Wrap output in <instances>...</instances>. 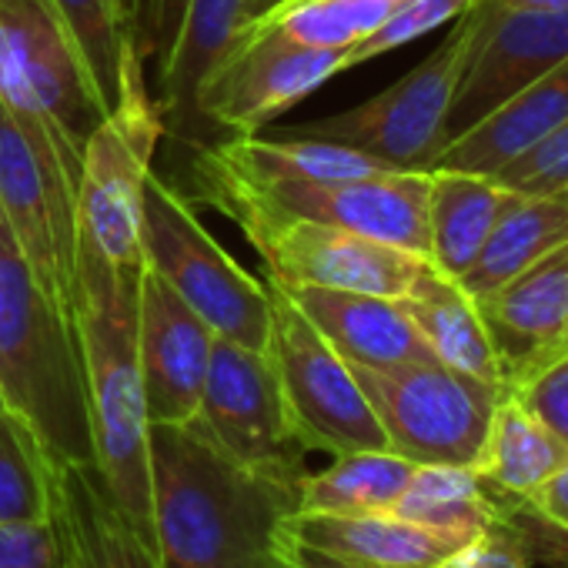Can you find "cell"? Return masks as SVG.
Here are the masks:
<instances>
[{
	"instance_id": "obj_1",
	"label": "cell",
	"mask_w": 568,
	"mask_h": 568,
	"mask_svg": "<svg viewBox=\"0 0 568 568\" xmlns=\"http://www.w3.org/2000/svg\"><path fill=\"white\" fill-rule=\"evenodd\" d=\"M305 475L227 455L194 418L151 425V531L164 568H277Z\"/></svg>"
},
{
	"instance_id": "obj_2",
	"label": "cell",
	"mask_w": 568,
	"mask_h": 568,
	"mask_svg": "<svg viewBox=\"0 0 568 568\" xmlns=\"http://www.w3.org/2000/svg\"><path fill=\"white\" fill-rule=\"evenodd\" d=\"M144 264L104 257L81 231L78 292L98 475L114 505L154 545L151 531V422L138 362V295Z\"/></svg>"
},
{
	"instance_id": "obj_3",
	"label": "cell",
	"mask_w": 568,
	"mask_h": 568,
	"mask_svg": "<svg viewBox=\"0 0 568 568\" xmlns=\"http://www.w3.org/2000/svg\"><path fill=\"white\" fill-rule=\"evenodd\" d=\"M0 395L51 468H98L81 332L48 298L0 211Z\"/></svg>"
},
{
	"instance_id": "obj_4",
	"label": "cell",
	"mask_w": 568,
	"mask_h": 568,
	"mask_svg": "<svg viewBox=\"0 0 568 568\" xmlns=\"http://www.w3.org/2000/svg\"><path fill=\"white\" fill-rule=\"evenodd\" d=\"M428 184L432 171H375L342 181L247 184L194 161V194L227 214L241 234L315 221L345 227L428 261Z\"/></svg>"
},
{
	"instance_id": "obj_5",
	"label": "cell",
	"mask_w": 568,
	"mask_h": 568,
	"mask_svg": "<svg viewBox=\"0 0 568 568\" xmlns=\"http://www.w3.org/2000/svg\"><path fill=\"white\" fill-rule=\"evenodd\" d=\"M81 151L0 101V211L48 298L78 328Z\"/></svg>"
},
{
	"instance_id": "obj_6",
	"label": "cell",
	"mask_w": 568,
	"mask_h": 568,
	"mask_svg": "<svg viewBox=\"0 0 568 568\" xmlns=\"http://www.w3.org/2000/svg\"><path fill=\"white\" fill-rule=\"evenodd\" d=\"M144 264L171 284L217 338L264 352L271 332L267 284L247 274L201 224L184 191L148 174L141 197Z\"/></svg>"
},
{
	"instance_id": "obj_7",
	"label": "cell",
	"mask_w": 568,
	"mask_h": 568,
	"mask_svg": "<svg viewBox=\"0 0 568 568\" xmlns=\"http://www.w3.org/2000/svg\"><path fill=\"white\" fill-rule=\"evenodd\" d=\"M388 452L415 465L475 468L495 405L505 388L462 375L442 362H412L392 368L352 365Z\"/></svg>"
},
{
	"instance_id": "obj_8",
	"label": "cell",
	"mask_w": 568,
	"mask_h": 568,
	"mask_svg": "<svg viewBox=\"0 0 568 568\" xmlns=\"http://www.w3.org/2000/svg\"><path fill=\"white\" fill-rule=\"evenodd\" d=\"M468 38H471V8L458 18L455 31L388 91L375 94L372 101L352 111L277 131L274 138L328 141L378 158L395 171H432L448 144L445 128L458 88L462 61L468 51Z\"/></svg>"
},
{
	"instance_id": "obj_9",
	"label": "cell",
	"mask_w": 568,
	"mask_h": 568,
	"mask_svg": "<svg viewBox=\"0 0 568 568\" xmlns=\"http://www.w3.org/2000/svg\"><path fill=\"white\" fill-rule=\"evenodd\" d=\"M161 134L164 118L144 88V58L134 51L121 68L118 98L81 158V231L111 261L144 264L141 197Z\"/></svg>"
},
{
	"instance_id": "obj_10",
	"label": "cell",
	"mask_w": 568,
	"mask_h": 568,
	"mask_svg": "<svg viewBox=\"0 0 568 568\" xmlns=\"http://www.w3.org/2000/svg\"><path fill=\"white\" fill-rule=\"evenodd\" d=\"M264 284L271 302L267 355L277 368L298 442L308 452L328 455L388 448L352 365L315 332L274 281Z\"/></svg>"
},
{
	"instance_id": "obj_11",
	"label": "cell",
	"mask_w": 568,
	"mask_h": 568,
	"mask_svg": "<svg viewBox=\"0 0 568 568\" xmlns=\"http://www.w3.org/2000/svg\"><path fill=\"white\" fill-rule=\"evenodd\" d=\"M0 101L81 154L104 104L54 0H0Z\"/></svg>"
},
{
	"instance_id": "obj_12",
	"label": "cell",
	"mask_w": 568,
	"mask_h": 568,
	"mask_svg": "<svg viewBox=\"0 0 568 568\" xmlns=\"http://www.w3.org/2000/svg\"><path fill=\"white\" fill-rule=\"evenodd\" d=\"M345 71V51L308 48L254 18L207 68L194 94V114L234 131L261 134L325 81Z\"/></svg>"
},
{
	"instance_id": "obj_13",
	"label": "cell",
	"mask_w": 568,
	"mask_h": 568,
	"mask_svg": "<svg viewBox=\"0 0 568 568\" xmlns=\"http://www.w3.org/2000/svg\"><path fill=\"white\" fill-rule=\"evenodd\" d=\"M194 422L237 462L305 475V445L295 435L277 368L264 352L217 338Z\"/></svg>"
},
{
	"instance_id": "obj_14",
	"label": "cell",
	"mask_w": 568,
	"mask_h": 568,
	"mask_svg": "<svg viewBox=\"0 0 568 568\" xmlns=\"http://www.w3.org/2000/svg\"><path fill=\"white\" fill-rule=\"evenodd\" d=\"M568 58V11H511L471 4V38L448 111V141L475 128L521 88Z\"/></svg>"
},
{
	"instance_id": "obj_15",
	"label": "cell",
	"mask_w": 568,
	"mask_h": 568,
	"mask_svg": "<svg viewBox=\"0 0 568 568\" xmlns=\"http://www.w3.org/2000/svg\"><path fill=\"white\" fill-rule=\"evenodd\" d=\"M244 237L264 261L267 281L281 288L315 284V288L402 298L428 264L412 251L315 221H284Z\"/></svg>"
},
{
	"instance_id": "obj_16",
	"label": "cell",
	"mask_w": 568,
	"mask_h": 568,
	"mask_svg": "<svg viewBox=\"0 0 568 568\" xmlns=\"http://www.w3.org/2000/svg\"><path fill=\"white\" fill-rule=\"evenodd\" d=\"M214 332L148 264L138 295V362L151 425H184L197 415Z\"/></svg>"
},
{
	"instance_id": "obj_17",
	"label": "cell",
	"mask_w": 568,
	"mask_h": 568,
	"mask_svg": "<svg viewBox=\"0 0 568 568\" xmlns=\"http://www.w3.org/2000/svg\"><path fill=\"white\" fill-rule=\"evenodd\" d=\"M475 305L501 362L505 388H515L568 348V241Z\"/></svg>"
},
{
	"instance_id": "obj_18",
	"label": "cell",
	"mask_w": 568,
	"mask_h": 568,
	"mask_svg": "<svg viewBox=\"0 0 568 568\" xmlns=\"http://www.w3.org/2000/svg\"><path fill=\"white\" fill-rule=\"evenodd\" d=\"M281 292L295 302V308L348 365L392 368L412 362H435L398 298L315 288V284H295V288Z\"/></svg>"
},
{
	"instance_id": "obj_19",
	"label": "cell",
	"mask_w": 568,
	"mask_h": 568,
	"mask_svg": "<svg viewBox=\"0 0 568 568\" xmlns=\"http://www.w3.org/2000/svg\"><path fill=\"white\" fill-rule=\"evenodd\" d=\"M51 525L64 568H164L98 468H51Z\"/></svg>"
},
{
	"instance_id": "obj_20",
	"label": "cell",
	"mask_w": 568,
	"mask_h": 568,
	"mask_svg": "<svg viewBox=\"0 0 568 568\" xmlns=\"http://www.w3.org/2000/svg\"><path fill=\"white\" fill-rule=\"evenodd\" d=\"M568 121V58L445 144L435 168L495 178ZM432 168V171H435Z\"/></svg>"
},
{
	"instance_id": "obj_21",
	"label": "cell",
	"mask_w": 568,
	"mask_h": 568,
	"mask_svg": "<svg viewBox=\"0 0 568 568\" xmlns=\"http://www.w3.org/2000/svg\"><path fill=\"white\" fill-rule=\"evenodd\" d=\"M288 535L358 568H435L458 545L395 515H292Z\"/></svg>"
},
{
	"instance_id": "obj_22",
	"label": "cell",
	"mask_w": 568,
	"mask_h": 568,
	"mask_svg": "<svg viewBox=\"0 0 568 568\" xmlns=\"http://www.w3.org/2000/svg\"><path fill=\"white\" fill-rule=\"evenodd\" d=\"M398 302L408 312L428 352L435 355V362L505 388L501 362L478 315V305L462 292L458 281L425 264V271L415 277V284Z\"/></svg>"
},
{
	"instance_id": "obj_23",
	"label": "cell",
	"mask_w": 568,
	"mask_h": 568,
	"mask_svg": "<svg viewBox=\"0 0 568 568\" xmlns=\"http://www.w3.org/2000/svg\"><path fill=\"white\" fill-rule=\"evenodd\" d=\"M568 241V191L565 194H521L508 191L475 264L458 277L471 302L488 298L505 281L541 261Z\"/></svg>"
},
{
	"instance_id": "obj_24",
	"label": "cell",
	"mask_w": 568,
	"mask_h": 568,
	"mask_svg": "<svg viewBox=\"0 0 568 568\" xmlns=\"http://www.w3.org/2000/svg\"><path fill=\"white\" fill-rule=\"evenodd\" d=\"M194 161L247 184L342 181L375 171H395L385 161L342 144L305 141V138H257V134H234L227 144L204 148Z\"/></svg>"
},
{
	"instance_id": "obj_25",
	"label": "cell",
	"mask_w": 568,
	"mask_h": 568,
	"mask_svg": "<svg viewBox=\"0 0 568 568\" xmlns=\"http://www.w3.org/2000/svg\"><path fill=\"white\" fill-rule=\"evenodd\" d=\"M505 201L508 187L495 178L435 168L428 184V264L458 281L475 264Z\"/></svg>"
},
{
	"instance_id": "obj_26",
	"label": "cell",
	"mask_w": 568,
	"mask_h": 568,
	"mask_svg": "<svg viewBox=\"0 0 568 568\" xmlns=\"http://www.w3.org/2000/svg\"><path fill=\"white\" fill-rule=\"evenodd\" d=\"M565 465L568 448L505 388L475 462V475L495 495L531 498Z\"/></svg>"
},
{
	"instance_id": "obj_27",
	"label": "cell",
	"mask_w": 568,
	"mask_h": 568,
	"mask_svg": "<svg viewBox=\"0 0 568 568\" xmlns=\"http://www.w3.org/2000/svg\"><path fill=\"white\" fill-rule=\"evenodd\" d=\"M415 462L388 452H345L322 471H305L298 515H368L392 511L415 475Z\"/></svg>"
},
{
	"instance_id": "obj_28",
	"label": "cell",
	"mask_w": 568,
	"mask_h": 568,
	"mask_svg": "<svg viewBox=\"0 0 568 568\" xmlns=\"http://www.w3.org/2000/svg\"><path fill=\"white\" fill-rule=\"evenodd\" d=\"M392 511L455 545H465L495 525L498 498L475 475V468L418 465Z\"/></svg>"
},
{
	"instance_id": "obj_29",
	"label": "cell",
	"mask_w": 568,
	"mask_h": 568,
	"mask_svg": "<svg viewBox=\"0 0 568 568\" xmlns=\"http://www.w3.org/2000/svg\"><path fill=\"white\" fill-rule=\"evenodd\" d=\"M254 0H187V11L168 61L158 68L161 104L171 118L194 114V94L207 68L227 51L234 34L251 18Z\"/></svg>"
},
{
	"instance_id": "obj_30",
	"label": "cell",
	"mask_w": 568,
	"mask_h": 568,
	"mask_svg": "<svg viewBox=\"0 0 568 568\" xmlns=\"http://www.w3.org/2000/svg\"><path fill=\"white\" fill-rule=\"evenodd\" d=\"M395 4L398 0H274L251 18L308 48L348 51L382 24Z\"/></svg>"
},
{
	"instance_id": "obj_31",
	"label": "cell",
	"mask_w": 568,
	"mask_h": 568,
	"mask_svg": "<svg viewBox=\"0 0 568 568\" xmlns=\"http://www.w3.org/2000/svg\"><path fill=\"white\" fill-rule=\"evenodd\" d=\"M54 8L61 11L84 58L104 111H111L121 84V68L138 51L124 0H54Z\"/></svg>"
},
{
	"instance_id": "obj_32",
	"label": "cell",
	"mask_w": 568,
	"mask_h": 568,
	"mask_svg": "<svg viewBox=\"0 0 568 568\" xmlns=\"http://www.w3.org/2000/svg\"><path fill=\"white\" fill-rule=\"evenodd\" d=\"M51 518V462L14 412H0V525Z\"/></svg>"
},
{
	"instance_id": "obj_33",
	"label": "cell",
	"mask_w": 568,
	"mask_h": 568,
	"mask_svg": "<svg viewBox=\"0 0 568 568\" xmlns=\"http://www.w3.org/2000/svg\"><path fill=\"white\" fill-rule=\"evenodd\" d=\"M471 4L475 0H398L395 11L368 38H362L355 48L345 51V71L375 61L395 48H405L448 21H458Z\"/></svg>"
},
{
	"instance_id": "obj_34",
	"label": "cell",
	"mask_w": 568,
	"mask_h": 568,
	"mask_svg": "<svg viewBox=\"0 0 568 568\" xmlns=\"http://www.w3.org/2000/svg\"><path fill=\"white\" fill-rule=\"evenodd\" d=\"M498 184L521 194H565L568 191V121L538 141L531 151L518 154L508 168L495 174Z\"/></svg>"
},
{
	"instance_id": "obj_35",
	"label": "cell",
	"mask_w": 568,
	"mask_h": 568,
	"mask_svg": "<svg viewBox=\"0 0 568 568\" xmlns=\"http://www.w3.org/2000/svg\"><path fill=\"white\" fill-rule=\"evenodd\" d=\"M508 392L568 448V348L551 355Z\"/></svg>"
},
{
	"instance_id": "obj_36",
	"label": "cell",
	"mask_w": 568,
	"mask_h": 568,
	"mask_svg": "<svg viewBox=\"0 0 568 568\" xmlns=\"http://www.w3.org/2000/svg\"><path fill=\"white\" fill-rule=\"evenodd\" d=\"M187 11V0H134L131 8V34H134V48L141 58H154L158 68L168 61L181 21Z\"/></svg>"
},
{
	"instance_id": "obj_37",
	"label": "cell",
	"mask_w": 568,
	"mask_h": 568,
	"mask_svg": "<svg viewBox=\"0 0 568 568\" xmlns=\"http://www.w3.org/2000/svg\"><path fill=\"white\" fill-rule=\"evenodd\" d=\"M0 568H64L51 518L0 525Z\"/></svg>"
},
{
	"instance_id": "obj_38",
	"label": "cell",
	"mask_w": 568,
	"mask_h": 568,
	"mask_svg": "<svg viewBox=\"0 0 568 568\" xmlns=\"http://www.w3.org/2000/svg\"><path fill=\"white\" fill-rule=\"evenodd\" d=\"M548 525H555L568 538V465L551 475L531 498H525Z\"/></svg>"
},
{
	"instance_id": "obj_39",
	"label": "cell",
	"mask_w": 568,
	"mask_h": 568,
	"mask_svg": "<svg viewBox=\"0 0 568 568\" xmlns=\"http://www.w3.org/2000/svg\"><path fill=\"white\" fill-rule=\"evenodd\" d=\"M277 568H358V565H345L332 555H322L302 541H295L292 535H284L281 555H277Z\"/></svg>"
},
{
	"instance_id": "obj_40",
	"label": "cell",
	"mask_w": 568,
	"mask_h": 568,
	"mask_svg": "<svg viewBox=\"0 0 568 568\" xmlns=\"http://www.w3.org/2000/svg\"><path fill=\"white\" fill-rule=\"evenodd\" d=\"M491 4L511 8V11H541V14L568 11V0H491Z\"/></svg>"
},
{
	"instance_id": "obj_41",
	"label": "cell",
	"mask_w": 568,
	"mask_h": 568,
	"mask_svg": "<svg viewBox=\"0 0 568 568\" xmlns=\"http://www.w3.org/2000/svg\"><path fill=\"white\" fill-rule=\"evenodd\" d=\"M254 4H261V11H264V8L271 4V0H254Z\"/></svg>"
},
{
	"instance_id": "obj_42",
	"label": "cell",
	"mask_w": 568,
	"mask_h": 568,
	"mask_svg": "<svg viewBox=\"0 0 568 568\" xmlns=\"http://www.w3.org/2000/svg\"><path fill=\"white\" fill-rule=\"evenodd\" d=\"M0 412H8V405H4V395H0Z\"/></svg>"
}]
</instances>
